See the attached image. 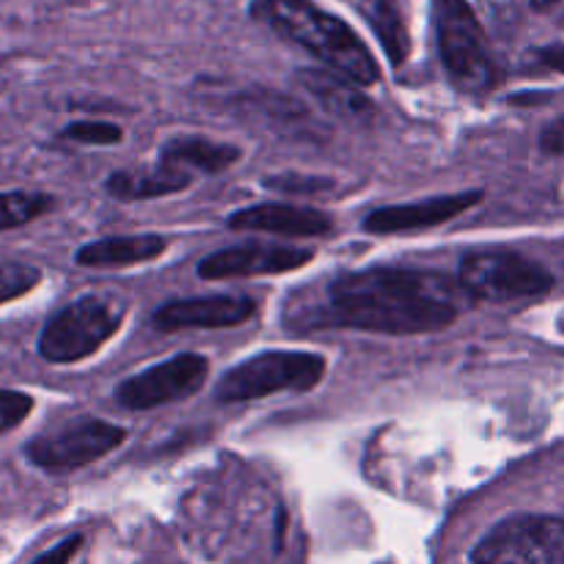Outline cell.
Listing matches in <instances>:
<instances>
[{
    "mask_svg": "<svg viewBox=\"0 0 564 564\" xmlns=\"http://www.w3.org/2000/svg\"><path fill=\"white\" fill-rule=\"evenodd\" d=\"M297 80L301 86L323 105L325 110H330L334 116L347 121H369L375 113V105L369 102L367 94L356 86V83L345 80V77L334 75L328 69H303L297 72Z\"/></svg>",
    "mask_w": 564,
    "mask_h": 564,
    "instance_id": "cell-16",
    "label": "cell"
},
{
    "mask_svg": "<svg viewBox=\"0 0 564 564\" xmlns=\"http://www.w3.org/2000/svg\"><path fill=\"white\" fill-rule=\"evenodd\" d=\"M540 149L545 154H564V116L545 124V130L540 132Z\"/></svg>",
    "mask_w": 564,
    "mask_h": 564,
    "instance_id": "cell-24",
    "label": "cell"
},
{
    "mask_svg": "<svg viewBox=\"0 0 564 564\" xmlns=\"http://www.w3.org/2000/svg\"><path fill=\"white\" fill-rule=\"evenodd\" d=\"M562 328H564V319H562Z\"/></svg>",
    "mask_w": 564,
    "mask_h": 564,
    "instance_id": "cell-28",
    "label": "cell"
},
{
    "mask_svg": "<svg viewBox=\"0 0 564 564\" xmlns=\"http://www.w3.org/2000/svg\"><path fill=\"white\" fill-rule=\"evenodd\" d=\"M441 64L452 86L471 97H482L496 86V61L482 22L468 0H430Z\"/></svg>",
    "mask_w": 564,
    "mask_h": 564,
    "instance_id": "cell-3",
    "label": "cell"
},
{
    "mask_svg": "<svg viewBox=\"0 0 564 564\" xmlns=\"http://www.w3.org/2000/svg\"><path fill=\"white\" fill-rule=\"evenodd\" d=\"M350 3L367 17V22L378 33L380 44L389 53V58L394 64H402L408 55V33L400 11V0H350Z\"/></svg>",
    "mask_w": 564,
    "mask_h": 564,
    "instance_id": "cell-18",
    "label": "cell"
},
{
    "mask_svg": "<svg viewBox=\"0 0 564 564\" xmlns=\"http://www.w3.org/2000/svg\"><path fill=\"white\" fill-rule=\"evenodd\" d=\"M242 158V149L235 143L213 141L204 135H174L160 147L158 163L169 165V169L182 171V174H224L229 171L237 160Z\"/></svg>",
    "mask_w": 564,
    "mask_h": 564,
    "instance_id": "cell-14",
    "label": "cell"
},
{
    "mask_svg": "<svg viewBox=\"0 0 564 564\" xmlns=\"http://www.w3.org/2000/svg\"><path fill=\"white\" fill-rule=\"evenodd\" d=\"M264 187L279 193H290V196H312V193H323L334 187V182L325 180V176H303V174H275L270 180H264Z\"/></svg>",
    "mask_w": 564,
    "mask_h": 564,
    "instance_id": "cell-23",
    "label": "cell"
},
{
    "mask_svg": "<svg viewBox=\"0 0 564 564\" xmlns=\"http://www.w3.org/2000/svg\"><path fill=\"white\" fill-rule=\"evenodd\" d=\"M42 284V270L28 262H0V306Z\"/></svg>",
    "mask_w": 564,
    "mask_h": 564,
    "instance_id": "cell-20",
    "label": "cell"
},
{
    "mask_svg": "<svg viewBox=\"0 0 564 564\" xmlns=\"http://www.w3.org/2000/svg\"><path fill=\"white\" fill-rule=\"evenodd\" d=\"M529 3H532L534 11H549L554 9V6H560L562 0H529Z\"/></svg>",
    "mask_w": 564,
    "mask_h": 564,
    "instance_id": "cell-27",
    "label": "cell"
},
{
    "mask_svg": "<svg viewBox=\"0 0 564 564\" xmlns=\"http://www.w3.org/2000/svg\"><path fill=\"white\" fill-rule=\"evenodd\" d=\"M127 314V303L113 295H83L47 319L36 341L47 364H77L113 339Z\"/></svg>",
    "mask_w": 564,
    "mask_h": 564,
    "instance_id": "cell-6",
    "label": "cell"
},
{
    "mask_svg": "<svg viewBox=\"0 0 564 564\" xmlns=\"http://www.w3.org/2000/svg\"><path fill=\"white\" fill-rule=\"evenodd\" d=\"M193 185V176L158 163L147 171H113L105 180V191L116 202H149V198L174 196Z\"/></svg>",
    "mask_w": 564,
    "mask_h": 564,
    "instance_id": "cell-17",
    "label": "cell"
},
{
    "mask_svg": "<svg viewBox=\"0 0 564 564\" xmlns=\"http://www.w3.org/2000/svg\"><path fill=\"white\" fill-rule=\"evenodd\" d=\"M80 545H83V538L80 534H75V538L58 543L53 551H47L44 556H39L36 564H69L72 556L77 554V549H80Z\"/></svg>",
    "mask_w": 564,
    "mask_h": 564,
    "instance_id": "cell-25",
    "label": "cell"
},
{
    "mask_svg": "<svg viewBox=\"0 0 564 564\" xmlns=\"http://www.w3.org/2000/svg\"><path fill=\"white\" fill-rule=\"evenodd\" d=\"M457 284L468 301H538L554 290V275L512 248H471L463 253Z\"/></svg>",
    "mask_w": 564,
    "mask_h": 564,
    "instance_id": "cell-5",
    "label": "cell"
},
{
    "mask_svg": "<svg viewBox=\"0 0 564 564\" xmlns=\"http://www.w3.org/2000/svg\"><path fill=\"white\" fill-rule=\"evenodd\" d=\"M231 231H262V235L281 237H323L334 231V218L323 209L297 207V204H253V207L235 209L226 220Z\"/></svg>",
    "mask_w": 564,
    "mask_h": 564,
    "instance_id": "cell-13",
    "label": "cell"
},
{
    "mask_svg": "<svg viewBox=\"0 0 564 564\" xmlns=\"http://www.w3.org/2000/svg\"><path fill=\"white\" fill-rule=\"evenodd\" d=\"M485 198V191L474 187V191L449 193V196H433L424 202L411 204H389V207H378L364 218L361 229L367 235H405V231H424L433 226L449 224L457 215L468 213L477 207Z\"/></svg>",
    "mask_w": 564,
    "mask_h": 564,
    "instance_id": "cell-11",
    "label": "cell"
},
{
    "mask_svg": "<svg viewBox=\"0 0 564 564\" xmlns=\"http://www.w3.org/2000/svg\"><path fill=\"white\" fill-rule=\"evenodd\" d=\"M325 372H328V361L319 352L264 350L226 369L224 378L215 386V400L235 405V402L264 400L284 391L306 394L314 386L323 383Z\"/></svg>",
    "mask_w": 564,
    "mask_h": 564,
    "instance_id": "cell-4",
    "label": "cell"
},
{
    "mask_svg": "<svg viewBox=\"0 0 564 564\" xmlns=\"http://www.w3.org/2000/svg\"><path fill=\"white\" fill-rule=\"evenodd\" d=\"M474 564H564V518L521 512L496 523L471 551Z\"/></svg>",
    "mask_w": 564,
    "mask_h": 564,
    "instance_id": "cell-7",
    "label": "cell"
},
{
    "mask_svg": "<svg viewBox=\"0 0 564 564\" xmlns=\"http://www.w3.org/2000/svg\"><path fill=\"white\" fill-rule=\"evenodd\" d=\"M209 378V361L198 352H180V356L160 361L154 367L141 369L132 378H124L116 386L113 397L127 411H152V408L171 405L198 394Z\"/></svg>",
    "mask_w": 564,
    "mask_h": 564,
    "instance_id": "cell-9",
    "label": "cell"
},
{
    "mask_svg": "<svg viewBox=\"0 0 564 564\" xmlns=\"http://www.w3.org/2000/svg\"><path fill=\"white\" fill-rule=\"evenodd\" d=\"M257 301L246 295H198L169 301L154 312L158 330H215L237 328L257 317Z\"/></svg>",
    "mask_w": 564,
    "mask_h": 564,
    "instance_id": "cell-12",
    "label": "cell"
},
{
    "mask_svg": "<svg viewBox=\"0 0 564 564\" xmlns=\"http://www.w3.org/2000/svg\"><path fill=\"white\" fill-rule=\"evenodd\" d=\"M314 259V248L281 246V242H251L231 246L202 259L198 275L204 281L253 279V275H279L306 268Z\"/></svg>",
    "mask_w": 564,
    "mask_h": 564,
    "instance_id": "cell-10",
    "label": "cell"
},
{
    "mask_svg": "<svg viewBox=\"0 0 564 564\" xmlns=\"http://www.w3.org/2000/svg\"><path fill=\"white\" fill-rule=\"evenodd\" d=\"M33 397L25 391L17 389H0V435L11 433L14 427H20L33 411Z\"/></svg>",
    "mask_w": 564,
    "mask_h": 564,
    "instance_id": "cell-22",
    "label": "cell"
},
{
    "mask_svg": "<svg viewBox=\"0 0 564 564\" xmlns=\"http://www.w3.org/2000/svg\"><path fill=\"white\" fill-rule=\"evenodd\" d=\"M460 284L435 270H350L328 281L323 323L367 334H433L460 317Z\"/></svg>",
    "mask_w": 564,
    "mask_h": 564,
    "instance_id": "cell-1",
    "label": "cell"
},
{
    "mask_svg": "<svg viewBox=\"0 0 564 564\" xmlns=\"http://www.w3.org/2000/svg\"><path fill=\"white\" fill-rule=\"evenodd\" d=\"M251 17L358 88L380 80V66L367 42L345 20L312 0H253Z\"/></svg>",
    "mask_w": 564,
    "mask_h": 564,
    "instance_id": "cell-2",
    "label": "cell"
},
{
    "mask_svg": "<svg viewBox=\"0 0 564 564\" xmlns=\"http://www.w3.org/2000/svg\"><path fill=\"white\" fill-rule=\"evenodd\" d=\"M55 198L42 191H3L0 193V231L20 229L42 215L53 213Z\"/></svg>",
    "mask_w": 564,
    "mask_h": 564,
    "instance_id": "cell-19",
    "label": "cell"
},
{
    "mask_svg": "<svg viewBox=\"0 0 564 564\" xmlns=\"http://www.w3.org/2000/svg\"><path fill=\"white\" fill-rule=\"evenodd\" d=\"M61 135L66 141L86 143V147H113V143L124 141V130L119 124H110V121H72V124L64 127Z\"/></svg>",
    "mask_w": 564,
    "mask_h": 564,
    "instance_id": "cell-21",
    "label": "cell"
},
{
    "mask_svg": "<svg viewBox=\"0 0 564 564\" xmlns=\"http://www.w3.org/2000/svg\"><path fill=\"white\" fill-rule=\"evenodd\" d=\"M538 58L543 66H549V69L554 72H562L564 75V44H551V47L538 50Z\"/></svg>",
    "mask_w": 564,
    "mask_h": 564,
    "instance_id": "cell-26",
    "label": "cell"
},
{
    "mask_svg": "<svg viewBox=\"0 0 564 564\" xmlns=\"http://www.w3.org/2000/svg\"><path fill=\"white\" fill-rule=\"evenodd\" d=\"M127 441V430L105 419H77L58 430L36 435L25 444L31 466L47 474H66L91 466Z\"/></svg>",
    "mask_w": 564,
    "mask_h": 564,
    "instance_id": "cell-8",
    "label": "cell"
},
{
    "mask_svg": "<svg viewBox=\"0 0 564 564\" xmlns=\"http://www.w3.org/2000/svg\"><path fill=\"white\" fill-rule=\"evenodd\" d=\"M169 251V240L160 235H121V237H102L88 246L77 248L75 262L80 268H130V264L154 262L158 257Z\"/></svg>",
    "mask_w": 564,
    "mask_h": 564,
    "instance_id": "cell-15",
    "label": "cell"
}]
</instances>
